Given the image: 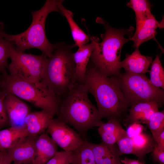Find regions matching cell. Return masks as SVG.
Masks as SVG:
<instances>
[{
  "mask_svg": "<svg viewBox=\"0 0 164 164\" xmlns=\"http://www.w3.org/2000/svg\"><path fill=\"white\" fill-rule=\"evenodd\" d=\"M83 83L94 97L102 118L119 120L129 105L118 79L102 74L90 60Z\"/></svg>",
  "mask_w": 164,
  "mask_h": 164,
  "instance_id": "obj_1",
  "label": "cell"
},
{
  "mask_svg": "<svg viewBox=\"0 0 164 164\" xmlns=\"http://www.w3.org/2000/svg\"><path fill=\"white\" fill-rule=\"evenodd\" d=\"M88 93L83 83L77 82L61 100L56 118L72 125L83 136L90 129L104 122L97 108L89 99Z\"/></svg>",
  "mask_w": 164,
  "mask_h": 164,
  "instance_id": "obj_2",
  "label": "cell"
},
{
  "mask_svg": "<svg viewBox=\"0 0 164 164\" xmlns=\"http://www.w3.org/2000/svg\"><path fill=\"white\" fill-rule=\"evenodd\" d=\"M96 21L103 26L105 32L101 36V42L99 43L97 38L90 60L104 75L109 77L119 75L121 68L120 64L122 48L125 43L130 40L131 37L126 38V36H132L134 27L113 28L99 17Z\"/></svg>",
  "mask_w": 164,
  "mask_h": 164,
  "instance_id": "obj_3",
  "label": "cell"
},
{
  "mask_svg": "<svg viewBox=\"0 0 164 164\" xmlns=\"http://www.w3.org/2000/svg\"><path fill=\"white\" fill-rule=\"evenodd\" d=\"M48 58L40 82L54 94L63 97L77 82L72 49L74 44L57 43Z\"/></svg>",
  "mask_w": 164,
  "mask_h": 164,
  "instance_id": "obj_4",
  "label": "cell"
},
{
  "mask_svg": "<svg viewBox=\"0 0 164 164\" xmlns=\"http://www.w3.org/2000/svg\"><path fill=\"white\" fill-rule=\"evenodd\" d=\"M63 0H47L39 10L32 11V19L29 27L20 34L12 35L5 32V36L12 42L17 50L22 52L31 48L40 50L48 58L51 57L56 47L48 40L46 34L45 24L48 14L53 12L60 13L58 7Z\"/></svg>",
  "mask_w": 164,
  "mask_h": 164,
  "instance_id": "obj_5",
  "label": "cell"
},
{
  "mask_svg": "<svg viewBox=\"0 0 164 164\" xmlns=\"http://www.w3.org/2000/svg\"><path fill=\"white\" fill-rule=\"evenodd\" d=\"M0 88L54 116L58 113L61 98L53 94L40 81L29 82L6 73L3 76Z\"/></svg>",
  "mask_w": 164,
  "mask_h": 164,
  "instance_id": "obj_6",
  "label": "cell"
},
{
  "mask_svg": "<svg viewBox=\"0 0 164 164\" xmlns=\"http://www.w3.org/2000/svg\"><path fill=\"white\" fill-rule=\"evenodd\" d=\"M118 80L129 105L142 102H152L160 106L164 101L162 89L155 87L144 74L125 72Z\"/></svg>",
  "mask_w": 164,
  "mask_h": 164,
  "instance_id": "obj_7",
  "label": "cell"
},
{
  "mask_svg": "<svg viewBox=\"0 0 164 164\" xmlns=\"http://www.w3.org/2000/svg\"><path fill=\"white\" fill-rule=\"evenodd\" d=\"M10 58L9 75L29 82L41 81L48 58L45 54L27 53L14 46L10 48Z\"/></svg>",
  "mask_w": 164,
  "mask_h": 164,
  "instance_id": "obj_8",
  "label": "cell"
},
{
  "mask_svg": "<svg viewBox=\"0 0 164 164\" xmlns=\"http://www.w3.org/2000/svg\"><path fill=\"white\" fill-rule=\"evenodd\" d=\"M47 130L56 144L64 151H74L85 142L79 134L56 118L51 121Z\"/></svg>",
  "mask_w": 164,
  "mask_h": 164,
  "instance_id": "obj_9",
  "label": "cell"
},
{
  "mask_svg": "<svg viewBox=\"0 0 164 164\" xmlns=\"http://www.w3.org/2000/svg\"><path fill=\"white\" fill-rule=\"evenodd\" d=\"M37 138L28 135L20 140L6 151L13 164L32 163L36 154Z\"/></svg>",
  "mask_w": 164,
  "mask_h": 164,
  "instance_id": "obj_10",
  "label": "cell"
},
{
  "mask_svg": "<svg viewBox=\"0 0 164 164\" xmlns=\"http://www.w3.org/2000/svg\"><path fill=\"white\" fill-rule=\"evenodd\" d=\"M4 105L11 126L24 125V119L30 112L28 106L22 99L8 93Z\"/></svg>",
  "mask_w": 164,
  "mask_h": 164,
  "instance_id": "obj_11",
  "label": "cell"
},
{
  "mask_svg": "<svg viewBox=\"0 0 164 164\" xmlns=\"http://www.w3.org/2000/svg\"><path fill=\"white\" fill-rule=\"evenodd\" d=\"M159 105L152 102L135 103L128 109L129 114L125 120V124L129 125L134 123L147 125L151 115L159 111Z\"/></svg>",
  "mask_w": 164,
  "mask_h": 164,
  "instance_id": "obj_12",
  "label": "cell"
},
{
  "mask_svg": "<svg viewBox=\"0 0 164 164\" xmlns=\"http://www.w3.org/2000/svg\"><path fill=\"white\" fill-rule=\"evenodd\" d=\"M54 116L49 112L43 110L30 112L24 121L28 135L37 136L44 133Z\"/></svg>",
  "mask_w": 164,
  "mask_h": 164,
  "instance_id": "obj_13",
  "label": "cell"
},
{
  "mask_svg": "<svg viewBox=\"0 0 164 164\" xmlns=\"http://www.w3.org/2000/svg\"><path fill=\"white\" fill-rule=\"evenodd\" d=\"M152 61V57L142 55L139 48H137L131 54L127 55L120 65L126 72L145 74L149 72V68Z\"/></svg>",
  "mask_w": 164,
  "mask_h": 164,
  "instance_id": "obj_14",
  "label": "cell"
},
{
  "mask_svg": "<svg viewBox=\"0 0 164 164\" xmlns=\"http://www.w3.org/2000/svg\"><path fill=\"white\" fill-rule=\"evenodd\" d=\"M93 152L96 164H122L118 147L115 144L108 145L103 142L99 144L88 142Z\"/></svg>",
  "mask_w": 164,
  "mask_h": 164,
  "instance_id": "obj_15",
  "label": "cell"
},
{
  "mask_svg": "<svg viewBox=\"0 0 164 164\" xmlns=\"http://www.w3.org/2000/svg\"><path fill=\"white\" fill-rule=\"evenodd\" d=\"M97 38V37L90 36L91 43L79 47L77 50L73 53L77 82H83L87 67L95 48Z\"/></svg>",
  "mask_w": 164,
  "mask_h": 164,
  "instance_id": "obj_16",
  "label": "cell"
},
{
  "mask_svg": "<svg viewBox=\"0 0 164 164\" xmlns=\"http://www.w3.org/2000/svg\"><path fill=\"white\" fill-rule=\"evenodd\" d=\"M36 147V154L32 164H45L58 152L57 145L46 133L38 137Z\"/></svg>",
  "mask_w": 164,
  "mask_h": 164,
  "instance_id": "obj_17",
  "label": "cell"
},
{
  "mask_svg": "<svg viewBox=\"0 0 164 164\" xmlns=\"http://www.w3.org/2000/svg\"><path fill=\"white\" fill-rule=\"evenodd\" d=\"M159 24L154 15L152 13L149 14L141 25L136 27L135 32L130 38V40L133 42V47L139 48L142 43L154 39Z\"/></svg>",
  "mask_w": 164,
  "mask_h": 164,
  "instance_id": "obj_18",
  "label": "cell"
},
{
  "mask_svg": "<svg viewBox=\"0 0 164 164\" xmlns=\"http://www.w3.org/2000/svg\"><path fill=\"white\" fill-rule=\"evenodd\" d=\"M98 132L103 142L110 145L115 144L120 137L127 134L119 121L114 119L103 122L99 127Z\"/></svg>",
  "mask_w": 164,
  "mask_h": 164,
  "instance_id": "obj_19",
  "label": "cell"
},
{
  "mask_svg": "<svg viewBox=\"0 0 164 164\" xmlns=\"http://www.w3.org/2000/svg\"><path fill=\"white\" fill-rule=\"evenodd\" d=\"M28 135L25 125L11 126L0 131V151H6L22 138Z\"/></svg>",
  "mask_w": 164,
  "mask_h": 164,
  "instance_id": "obj_20",
  "label": "cell"
},
{
  "mask_svg": "<svg viewBox=\"0 0 164 164\" xmlns=\"http://www.w3.org/2000/svg\"><path fill=\"white\" fill-rule=\"evenodd\" d=\"M58 8L60 13L65 17L68 23L75 46L79 48L88 43L90 40V36L86 34L74 21L73 13L65 8L63 3L60 4Z\"/></svg>",
  "mask_w": 164,
  "mask_h": 164,
  "instance_id": "obj_21",
  "label": "cell"
},
{
  "mask_svg": "<svg viewBox=\"0 0 164 164\" xmlns=\"http://www.w3.org/2000/svg\"><path fill=\"white\" fill-rule=\"evenodd\" d=\"M132 141L135 155L142 162L146 155L152 152L155 142L152 136L144 132L130 138Z\"/></svg>",
  "mask_w": 164,
  "mask_h": 164,
  "instance_id": "obj_22",
  "label": "cell"
},
{
  "mask_svg": "<svg viewBox=\"0 0 164 164\" xmlns=\"http://www.w3.org/2000/svg\"><path fill=\"white\" fill-rule=\"evenodd\" d=\"M5 26L0 23V73L2 75L7 73L9 64L8 60L10 57V48L14 46L13 43L5 36Z\"/></svg>",
  "mask_w": 164,
  "mask_h": 164,
  "instance_id": "obj_23",
  "label": "cell"
},
{
  "mask_svg": "<svg viewBox=\"0 0 164 164\" xmlns=\"http://www.w3.org/2000/svg\"><path fill=\"white\" fill-rule=\"evenodd\" d=\"M70 164H96L88 142L85 141L80 147L72 151Z\"/></svg>",
  "mask_w": 164,
  "mask_h": 164,
  "instance_id": "obj_24",
  "label": "cell"
},
{
  "mask_svg": "<svg viewBox=\"0 0 164 164\" xmlns=\"http://www.w3.org/2000/svg\"><path fill=\"white\" fill-rule=\"evenodd\" d=\"M126 5L135 12L136 27L141 25L151 13L152 5L148 0H131Z\"/></svg>",
  "mask_w": 164,
  "mask_h": 164,
  "instance_id": "obj_25",
  "label": "cell"
},
{
  "mask_svg": "<svg viewBox=\"0 0 164 164\" xmlns=\"http://www.w3.org/2000/svg\"><path fill=\"white\" fill-rule=\"evenodd\" d=\"M149 70L151 83L155 87L164 89V70L158 54L151 64Z\"/></svg>",
  "mask_w": 164,
  "mask_h": 164,
  "instance_id": "obj_26",
  "label": "cell"
},
{
  "mask_svg": "<svg viewBox=\"0 0 164 164\" xmlns=\"http://www.w3.org/2000/svg\"><path fill=\"white\" fill-rule=\"evenodd\" d=\"M154 139L164 131V111L154 112L151 116L148 124Z\"/></svg>",
  "mask_w": 164,
  "mask_h": 164,
  "instance_id": "obj_27",
  "label": "cell"
},
{
  "mask_svg": "<svg viewBox=\"0 0 164 164\" xmlns=\"http://www.w3.org/2000/svg\"><path fill=\"white\" fill-rule=\"evenodd\" d=\"M120 155L125 154H132L135 155L131 139L127 134L120 137L116 142Z\"/></svg>",
  "mask_w": 164,
  "mask_h": 164,
  "instance_id": "obj_28",
  "label": "cell"
},
{
  "mask_svg": "<svg viewBox=\"0 0 164 164\" xmlns=\"http://www.w3.org/2000/svg\"><path fill=\"white\" fill-rule=\"evenodd\" d=\"M72 153L71 151L58 152L45 164H70Z\"/></svg>",
  "mask_w": 164,
  "mask_h": 164,
  "instance_id": "obj_29",
  "label": "cell"
},
{
  "mask_svg": "<svg viewBox=\"0 0 164 164\" xmlns=\"http://www.w3.org/2000/svg\"><path fill=\"white\" fill-rule=\"evenodd\" d=\"M6 94L5 91L0 90V128L10 125L4 105V100Z\"/></svg>",
  "mask_w": 164,
  "mask_h": 164,
  "instance_id": "obj_30",
  "label": "cell"
},
{
  "mask_svg": "<svg viewBox=\"0 0 164 164\" xmlns=\"http://www.w3.org/2000/svg\"><path fill=\"white\" fill-rule=\"evenodd\" d=\"M145 130V128L141 124L134 123L128 126L126 131L128 137L131 138L143 132Z\"/></svg>",
  "mask_w": 164,
  "mask_h": 164,
  "instance_id": "obj_31",
  "label": "cell"
},
{
  "mask_svg": "<svg viewBox=\"0 0 164 164\" xmlns=\"http://www.w3.org/2000/svg\"><path fill=\"white\" fill-rule=\"evenodd\" d=\"M152 152L153 160L159 164H164V150L159 148L155 143Z\"/></svg>",
  "mask_w": 164,
  "mask_h": 164,
  "instance_id": "obj_32",
  "label": "cell"
},
{
  "mask_svg": "<svg viewBox=\"0 0 164 164\" xmlns=\"http://www.w3.org/2000/svg\"><path fill=\"white\" fill-rule=\"evenodd\" d=\"M154 140L159 148L164 150V131L158 136Z\"/></svg>",
  "mask_w": 164,
  "mask_h": 164,
  "instance_id": "obj_33",
  "label": "cell"
},
{
  "mask_svg": "<svg viewBox=\"0 0 164 164\" xmlns=\"http://www.w3.org/2000/svg\"><path fill=\"white\" fill-rule=\"evenodd\" d=\"M12 162L6 151H5L0 159V164H11Z\"/></svg>",
  "mask_w": 164,
  "mask_h": 164,
  "instance_id": "obj_34",
  "label": "cell"
},
{
  "mask_svg": "<svg viewBox=\"0 0 164 164\" xmlns=\"http://www.w3.org/2000/svg\"><path fill=\"white\" fill-rule=\"evenodd\" d=\"M121 162L122 164H145L138 160L132 159L125 157L124 159H121Z\"/></svg>",
  "mask_w": 164,
  "mask_h": 164,
  "instance_id": "obj_35",
  "label": "cell"
},
{
  "mask_svg": "<svg viewBox=\"0 0 164 164\" xmlns=\"http://www.w3.org/2000/svg\"><path fill=\"white\" fill-rule=\"evenodd\" d=\"M3 78V75L0 73V90H1V88H0V84L1 83L2 80Z\"/></svg>",
  "mask_w": 164,
  "mask_h": 164,
  "instance_id": "obj_36",
  "label": "cell"
},
{
  "mask_svg": "<svg viewBox=\"0 0 164 164\" xmlns=\"http://www.w3.org/2000/svg\"><path fill=\"white\" fill-rule=\"evenodd\" d=\"M5 151L3 152H1L0 151V159H1V158H2V156Z\"/></svg>",
  "mask_w": 164,
  "mask_h": 164,
  "instance_id": "obj_37",
  "label": "cell"
},
{
  "mask_svg": "<svg viewBox=\"0 0 164 164\" xmlns=\"http://www.w3.org/2000/svg\"></svg>",
  "mask_w": 164,
  "mask_h": 164,
  "instance_id": "obj_38",
  "label": "cell"
},
{
  "mask_svg": "<svg viewBox=\"0 0 164 164\" xmlns=\"http://www.w3.org/2000/svg\"><path fill=\"white\" fill-rule=\"evenodd\" d=\"M158 164H159L158 163Z\"/></svg>",
  "mask_w": 164,
  "mask_h": 164,
  "instance_id": "obj_39",
  "label": "cell"
}]
</instances>
